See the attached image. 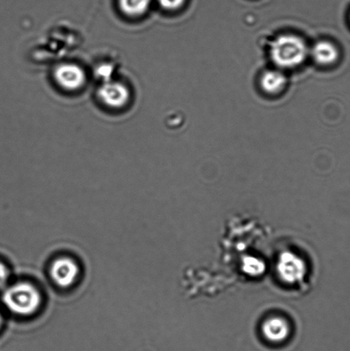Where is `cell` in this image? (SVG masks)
Instances as JSON below:
<instances>
[{"label": "cell", "instance_id": "2", "mask_svg": "<svg viewBox=\"0 0 350 351\" xmlns=\"http://www.w3.org/2000/svg\"><path fill=\"white\" fill-rule=\"evenodd\" d=\"M3 302L10 311L19 315H30L40 308L41 298L39 291L32 285L19 283L7 289Z\"/></svg>", "mask_w": 350, "mask_h": 351}, {"label": "cell", "instance_id": "12", "mask_svg": "<svg viewBox=\"0 0 350 351\" xmlns=\"http://www.w3.org/2000/svg\"><path fill=\"white\" fill-rule=\"evenodd\" d=\"M8 270H7L5 265L0 263V288H2L3 285L6 284V281L8 280Z\"/></svg>", "mask_w": 350, "mask_h": 351}, {"label": "cell", "instance_id": "11", "mask_svg": "<svg viewBox=\"0 0 350 351\" xmlns=\"http://www.w3.org/2000/svg\"><path fill=\"white\" fill-rule=\"evenodd\" d=\"M158 2L164 9L173 10L180 8L185 0H158Z\"/></svg>", "mask_w": 350, "mask_h": 351}, {"label": "cell", "instance_id": "3", "mask_svg": "<svg viewBox=\"0 0 350 351\" xmlns=\"http://www.w3.org/2000/svg\"><path fill=\"white\" fill-rule=\"evenodd\" d=\"M50 274L55 283L60 287H68L77 280L79 267L70 258H60L51 264Z\"/></svg>", "mask_w": 350, "mask_h": 351}, {"label": "cell", "instance_id": "9", "mask_svg": "<svg viewBox=\"0 0 350 351\" xmlns=\"http://www.w3.org/2000/svg\"><path fill=\"white\" fill-rule=\"evenodd\" d=\"M265 333L267 339L279 342L286 338L287 330L286 326L281 324H269L266 326Z\"/></svg>", "mask_w": 350, "mask_h": 351}, {"label": "cell", "instance_id": "8", "mask_svg": "<svg viewBox=\"0 0 350 351\" xmlns=\"http://www.w3.org/2000/svg\"><path fill=\"white\" fill-rule=\"evenodd\" d=\"M152 0H119L120 8L126 15L137 16L145 13Z\"/></svg>", "mask_w": 350, "mask_h": 351}, {"label": "cell", "instance_id": "13", "mask_svg": "<svg viewBox=\"0 0 350 351\" xmlns=\"http://www.w3.org/2000/svg\"><path fill=\"white\" fill-rule=\"evenodd\" d=\"M1 324H2V317H1V315H0V326H1Z\"/></svg>", "mask_w": 350, "mask_h": 351}, {"label": "cell", "instance_id": "1", "mask_svg": "<svg viewBox=\"0 0 350 351\" xmlns=\"http://www.w3.org/2000/svg\"><path fill=\"white\" fill-rule=\"evenodd\" d=\"M271 58L283 69H292L303 64L308 54L305 41L294 34H283L271 44Z\"/></svg>", "mask_w": 350, "mask_h": 351}, {"label": "cell", "instance_id": "10", "mask_svg": "<svg viewBox=\"0 0 350 351\" xmlns=\"http://www.w3.org/2000/svg\"><path fill=\"white\" fill-rule=\"evenodd\" d=\"M113 67L110 64H102L96 70V75L98 77L101 78L103 82L112 81V75Z\"/></svg>", "mask_w": 350, "mask_h": 351}, {"label": "cell", "instance_id": "7", "mask_svg": "<svg viewBox=\"0 0 350 351\" xmlns=\"http://www.w3.org/2000/svg\"><path fill=\"white\" fill-rule=\"evenodd\" d=\"M260 85L264 91L277 94L286 87V77L279 71H268L262 75Z\"/></svg>", "mask_w": 350, "mask_h": 351}, {"label": "cell", "instance_id": "6", "mask_svg": "<svg viewBox=\"0 0 350 351\" xmlns=\"http://www.w3.org/2000/svg\"><path fill=\"white\" fill-rule=\"evenodd\" d=\"M311 54L315 62L324 65L334 63L338 58L337 47L329 41H320L315 44Z\"/></svg>", "mask_w": 350, "mask_h": 351}, {"label": "cell", "instance_id": "5", "mask_svg": "<svg viewBox=\"0 0 350 351\" xmlns=\"http://www.w3.org/2000/svg\"><path fill=\"white\" fill-rule=\"evenodd\" d=\"M55 79L62 88L75 90L84 84L86 75L81 67L74 64H64L55 71Z\"/></svg>", "mask_w": 350, "mask_h": 351}, {"label": "cell", "instance_id": "4", "mask_svg": "<svg viewBox=\"0 0 350 351\" xmlns=\"http://www.w3.org/2000/svg\"><path fill=\"white\" fill-rule=\"evenodd\" d=\"M99 96L110 108H120L129 101V91L120 82L109 81L104 82L99 88Z\"/></svg>", "mask_w": 350, "mask_h": 351}]
</instances>
